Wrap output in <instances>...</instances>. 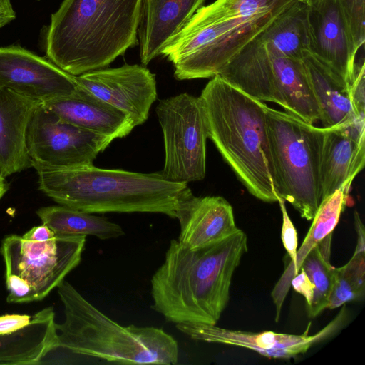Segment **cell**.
I'll list each match as a JSON object with an SVG mask.
<instances>
[{"instance_id":"cell-18","label":"cell","mask_w":365,"mask_h":365,"mask_svg":"<svg viewBox=\"0 0 365 365\" xmlns=\"http://www.w3.org/2000/svg\"><path fill=\"white\" fill-rule=\"evenodd\" d=\"M206 0H142L138 34L140 57L147 66L177 35Z\"/></svg>"},{"instance_id":"cell-35","label":"cell","mask_w":365,"mask_h":365,"mask_svg":"<svg viewBox=\"0 0 365 365\" xmlns=\"http://www.w3.org/2000/svg\"><path fill=\"white\" fill-rule=\"evenodd\" d=\"M9 189V185L6 180V178L0 175V200L6 193Z\"/></svg>"},{"instance_id":"cell-3","label":"cell","mask_w":365,"mask_h":365,"mask_svg":"<svg viewBox=\"0 0 365 365\" xmlns=\"http://www.w3.org/2000/svg\"><path fill=\"white\" fill-rule=\"evenodd\" d=\"M57 292L64 320L56 323V343L38 365L61 364L68 354L124 364H177V341L162 329L119 324L66 280L57 287Z\"/></svg>"},{"instance_id":"cell-16","label":"cell","mask_w":365,"mask_h":365,"mask_svg":"<svg viewBox=\"0 0 365 365\" xmlns=\"http://www.w3.org/2000/svg\"><path fill=\"white\" fill-rule=\"evenodd\" d=\"M175 218L180 224L178 240L190 249L217 242L240 229L232 207L220 196L196 197L191 193L179 202Z\"/></svg>"},{"instance_id":"cell-6","label":"cell","mask_w":365,"mask_h":365,"mask_svg":"<svg viewBox=\"0 0 365 365\" xmlns=\"http://www.w3.org/2000/svg\"><path fill=\"white\" fill-rule=\"evenodd\" d=\"M208 138L248 192L275 202L269 171L267 106L216 75L199 96Z\"/></svg>"},{"instance_id":"cell-25","label":"cell","mask_w":365,"mask_h":365,"mask_svg":"<svg viewBox=\"0 0 365 365\" xmlns=\"http://www.w3.org/2000/svg\"><path fill=\"white\" fill-rule=\"evenodd\" d=\"M308 7L298 1L257 36L282 54L302 61L309 51Z\"/></svg>"},{"instance_id":"cell-36","label":"cell","mask_w":365,"mask_h":365,"mask_svg":"<svg viewBox=\"0 0 365 365\" xmlns=\"http://www.w3.org/2000/svg\"><path fill=\"white\" fill-rule=\"evenodd\" d=\"M300 2L306 4L307 6H312L320 0H299Z\"/></svg>"},{"instance_id":"cell-23","label":"cell","mask_w":365,"mask_h":365,"mask_svg":"<svg viewBox=\"0 0 365 365\" xmlns=\"http://www.w3.org/2000/svg\"><path fill=\"white\" fill-rule=\"evenodd\" d=\"M347 195L342 190H337L326 197L320 204L313 217L312 225L301 245L297 251L293 265L287 267L276 284L272 297L276 307V321H278L284 300L291 286V281L297 275L302 261L307 255L326 236L332 233L337 225L344 210Z\"/></svg>"},{"instance_id":"cell-13","label":"cell","mask_w":365,"mask_h":365,"mask_svg":"<svg viewBox=\"0 0 365 365\" xmlns=\"http://www.w3.org/2000/svg\"><path fill=\"white\" fill-rule=\"evenodd\" d=\"M76 76L19 46L0 47V88L44 103L73 94Z\"/></svg>"},{"instance_id":"cell-33","label":"cell","mask_w":365,"mask_h":365,"mask_svg":"<svg viewBox=\"0 0 365 365\" xmlns=\"http://www.w3.org/2000/svg\"><path fill=\"white\" fill-rule=\"evenodd\" d=\"M56 236L55 232L47 225L42 224L35 226L26 232L21 237L31 241H46Z\"/></svg>"},{"instance_id":"cell-26","label":"cell","mask_w":365,"mask_h":365,"mask_svg":"<svg viewBox=\"0 0 365 365\" xmlns=\"http://www.w3.org/2000/svg\"><path fill=\"white\" fill-rule=\"evenodd\" d=\"M331 237L332 233L329 234L312 248L300 266L314 287L312 301L307 307L310 317L327 308L333 288L335 267L330 263Z\"/></svg>"},{"instance_id":"cell-7","label":"cell","mask_w":365,"mask_h":365,"mask_svg":"<svg viewBox=\"0 0 365 365\" xmlns=\"http://www.w3.org/2000/svg\"><path fill=\"white\" fill-rule=\"evenodd\" d=\"M267 128L275 193L312 220L322 201L319 165L324 128L268 106Z\"/></svg>"},{"instance_id":"cell-15","label":"cell","mask_w":365,"mask_h":365,"mask_svg":"<svg viewBox=\"0 0 365 365\" xmlns=\"http://www.w3.org/2000/svg\"><path fill=\"white\" fill-rule=\"evenodd\" d=\"M307 7L309 52L350 85L358 52L349 38L338 0H320Z\"/></svg>"},{"instance_id":"cell-20","label":"cell","mask_w":365,"mask_h":365,"mask_svg":"<svg viewBox=\"0 0 365 365\" xmlns=\"http://www.w3.org/2000/svg\"><path fill=\"white\" fill-rule=\"evenodd\" d=\"M324 128L319 165L322 200L337 190L348 195L365 164V141L356 140L340 126Z\"/></svg>"},{"instance_id":"cell-29","label":"cell","mask_w":365,"mask_h":365,"mask_svg":"<svg viewBox=\"0 0 365 365\" xmlns=\"http://www.w3.org/2000/svg\"><path fill=\"white\" fill-rule=\"evenodd\" d=\"M349 91L354 113L359 117H365L364 59L356 65L354 77L349 85Z\"/></svg>"},{"instance_id":"cell-32","label":"cell","mask_w":365,"mask_h":365,"mask_svg":"<svg viewBox=\"0 0 365 365\" xmlns=\"http://www.w3.org/2000/svg\"><path fill=\"white\" fill-rule=\"evenodd\" d=\"M291 286L305 298L307 307L310 305L314 294V287L303 270L299 269V273L293 277Z\"/></svg>"},{"instance_id":"cell-22","label":"cell","mask_w":365,"mask_h":365,"mask_svg":"<svg viewBox=\"0 0 365 365\" xmlns=\"http://www.w3.org/2000/svg\"><path fill=\"white\" fill-rule=\"evenodd\" d=\"M302 61L319 108L323 128L338 127L358 116L353 110L349 85L338 73L309 51Z\"/></svg>"},{"instance_id":"cell-5","label":"cell","mask_w":365,"mask_h":365,"mask_svg":"<svg viewBox=\"0 0 365 365\" xmlns=\"http://www.w3.org/2000/svg\"><path fill=\"white\" fill-rule=\"evenodd\" d=\"M142 0H63L51 15L46 58L75 76L103 68L138 44Z\"/></svg>"},{"instance_id":"cell-8","label":"cell","mask_w":365,"mask_h":365,"mask_svg":"<svg viewBox=\"0 0 365 365\" xmlns=\"http://www.w3.org/2000/svg\"><path fill=\"white\" fill-rule=\"evenodd\" d=\"M261 101L278 104L309 124L320 111L302 61L289 58L256 36L217 74Z\"/></svg>"},{"instance_id":"cell-12","label":"cell","mask_w":365,"mask_h":365,"mask_svg":"<svg viewBox=\"0 0 365 365\" xmlns=\"http://www.w3.org/2000/svg\"><path fill=\"white\" fill-rule=\"evenodd\" d=\"M323 329L309 335V325L300 335L276 333L271 331L252 332L233 330L196 323H178L176 328L192 339L243 347L274 359H290L304 354L310 347L336 334L348 321L345 305Z\"/></svg>"},{"instance_id":"cell-1","label":"cell","mask_w":365,"mask_h":365,"mask_svg":"<svg viewBox=\"0 0 365 365\" xmlns=\"http://www.w3.org/2000/svg\"><path fill=\"white\" fill-rule=\"evenodd\" d=\"M247 251V237L240 229L196 249L172 240L151 278L152 309L175 324L216 325L228 303L234 272Z\"/></svg>"},{"instance_id":"cell-14","label":"cell","mask_w":365,"mask_h":365,"mask_svg":"<svg viewBox=\"0 0 365 365\" xmlns=\"http://www.w3.org/2000/svg\"><path fill=\"white\" fill-rule=\"evenodd\" d=\"M76 78L80 86L129 115L135 126L147 120L157 98L155 75L137 64L100 68Z\"/></svg>"},{"instance_id":"cell-10","label":"cell","mask_w":365,"mask_h":365,"mask_svg":"<svg viewBox=\"0 0 365 365\" xmlns=\"http://www.w3.org/2000/svg\"><path fill=\"white\" fill-rule=\"evenodd\" d=\"M86 236L56 235L46 241H31L18 235L1 242L5 277L23 282L36 301L47 297L81 262Z\"/></svg>"},{"instance_id":"cell-37","label":"cell","mask_w":365,"mask_h":365,"mask_svg":"<svg viewBox=\"0 0 365 365\" xmlns=\"http://www.w3.org/2000/svg\"><path fill=\"white\" fill-rule=\"evenodd\" d=\"M37 1H40V0H37Z\"/></svg>"},{"instance_id":"cell-24","label":"cell","mask_w":365,"mask_h":365,"mask_svg":"<svg viewBox=\"0 0 365 365\" xmlns=\"http://www.w3.org/2000/svg\"><path fill=\"white\" fill-rule=\"evenodd\" d=\"M36 215L56 235H92L104 240L125 234L121 226L106 217L63 205L41 207Z\"/></svg>"},{"instance_id":"cell-21","label":"cell","mask_w":365,"mask_h":365,"mask_svg":"<svg viewBox=\"0 0 365 365\" xmlns=\"http://www.w3.org/2000/svg\"><path fill=\"white\" fill-rule=\"evenodd\" d=\"M57 341L53 308L34 314L26 327L11 334H0V365H38Z\"/></svg>"},{"instance_id":"cell-2","label":"cell","mask_w":365,"mask_h":365,"mask_svg":"<svg viewBox=\"0 0 365 365\" xmlns=\"http://www.w3.org/2000/svg\"><path fill=\"white\" fill-rule=\"evenodd\" d=\"M299 0H215L202 6L161 52L178 80L212 78Z\"/></svg>"},{"instance_id":"cell-30","label":"cell","mask_w":365,"mask_h":365,"mask_svg":"<svg viewBox=\"0 0 365 365\" xmlns=\"http://www.w3.org/2000/svg\"><path fill=\"white\" fill-rule=\"evenodd\" d=\"M279 207L282 215V241L283 245L290 257V262L287 267L294 264L296 260L297 247V230L287 213L285 201L278 197Z\"/></svg>"},{"instance_id":"cell-4","label":"cell","mask_w":365,"mask_h":365,"mask_svg":"<svg viewBox=\"0 0 365 365\" xmlns=\"http://www.w3.org/2000/svg\"><path fill=\"white\" fill-rule=\"evenodd\" d=\"M31 167L45 195L89 213L150 212L175 218L180 200L192 193L187 183L169 180L161 171L142 173L93 165L54 168L35 163Z\"/></svg>"},{"instance_id":"cell-9","label":"cell","mask_w":365,"mask_h":365,"mask_svg":"<svg viewBox=\"0 0 365 365\" xmlns=\"http://www.w3.org/2000/svg\"><path fill=\"white\" fill-rule=\"evenodd\" d=\"M156 114L165 148L163 175L177 182L203 180L208 133L200 97L182 93L160 100Z\"/></svg>"},{"instance_id":"cell-27","label":"cell","mask_w":365,"mask_h":365,"mask_svg":"<svg viewBox=\"0 0 365 365\" xmlns=\"http://www.w3.org/2000/svg\"><path fill=\"white\" fill-rule=\"evenodd\" d=\"M352 257L344 266L334 269V282L328 309L338 308L346 302L359 301L365 294V232L359 229Z\"/></svg>"},{"instance_id":"cell-19","label":"cell","mask_w":365,"mask_h":365,"mask_svg":"<svg viewBox=\"0 0 365 365\" xmlns=\"http://www.w3.org/2000/svg\"><path fill=\"white\" fill-rule=\"evenodd\" d=\"M41 103L0 88V175L4 178L31 167L26 133Z\"/></svg>"},{"instance_id":"cell-11","label":"cell","mask_w":365,"mask_h":365,"mask_svg":"<svg viewBox=\"0 0 365 365\" xmlns=\"http://www.w3.org/2000/svg\"><path fill=\"white\" fill-rule=\"evenodd\" d=\"M113 140L63 121L41 103L26 133L31 163L54 168H78L93 165L98 154Z\"/></svg>"},{"instance_id":"cell-17","label":"cell","mask_w":365,"mask_h":365,"mask_svg":"<svg viewBox=\"0 0 365 365\" xmlns=\"http://www.w3.org/2000/svg\"><path fill=\"white\" fill-rule=\"evenodd\" d=\"M41 104L61 120L113 140L128 135L135 127L125 113L80 86L70 96Z\"/></svg>"},{"instance_id":"cell-28","label":"cell","mask_w":365,"mask_h":365,"mask_svg":"<svg viewBox=\"0 0 365 365\" xmlns=\"http://www.w3.org/2000/svg\"><path fill=\"white\" fill-rule=\"evenodd\" d=\"M338 3L352 45L358 52L365 41V0H338Z\"/></svg>"},{"instance_id":"cell-34","label":"cell","mask_w":365,"mask_h":365,"mask_svg":"<svg viewBox=\"0 0 365 365\" xmlns=\"http://www.w3.org/2000/svg\"><path fill=\"white\" fill-rule=\"evenodd\" d=\"M16 18L11 0H0V29Z\"/></svg>"},{"instance_id":"cell-31","label":"cell","mask_w":365,"mask_h":365,"mask_svg":"<svg viewBox=\"0 0 365 365\" xmlns=\"http://www.w3.org/2000/svg\"><path fill=\"white\" fill-rule=\"evenodd\" d=\"M33 315L21 314H6L0 316V334L16 332L30 324Z\"/></svg>"}]
</instances>
